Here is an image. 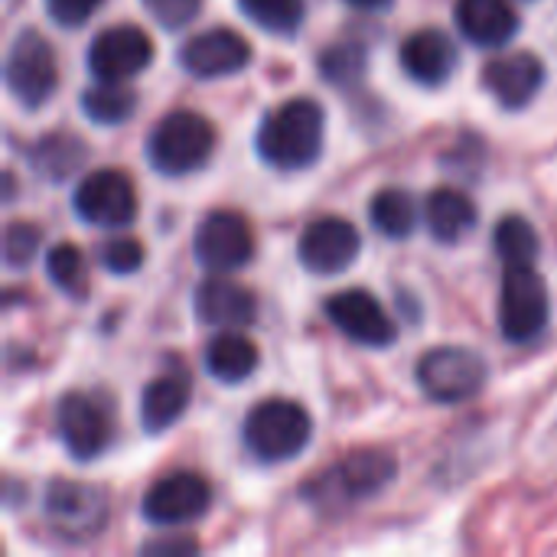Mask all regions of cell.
Returning a JSON list of instances; mask_svg holds the SVG:
<instances>
[{
    "instance_id": "6da1fadb",
    "label": "cell",
    "mask_w": 557,
    "mask_h": 557,
    "mask_svg": "<svg viewBox=\"0 0 557 557\" xmlns=\"http://www.w3.org/2000/svg\"><path fill=\"white\" fill-rule=\"evenodd\" d=\"M326 117L320 101L290 98L277 104L258 127V157L274 170H307L323 153Z\"/></svg>"
},
{
    "instance_id": "7a4b0ae2",
    "label": "cell",
    "mask_w": 557,
    "mask_h": 557,
    "mask_svg": "<svg viewBox=\"0 0 557 557\" xmlns=\"http://www.w3.org/2000/svg\"><path fill=\"white\" fill-rule=\"evenodd\" d=\"M398 473V463L385 450H356L346 460L333 463L326 473H320L304 496L323 509V512H339L352 509L356 503H366L379 496Z\"/></svg>"
},
{
    "instance_id": "3957f363",
    "label": "cell",
    "mask_w": 557,
    "mask_h": 557,
    "mask_svg": "<svg viewBox=\"0 0 557 557\" xmlns=\"http://www.w3.org/2000/svg\"><path fill=\"white\" fill-rule=\"evenodd\" d=\"M215 150V127L196 111L163 114L147 137V160L163 176L196 173Z\"/></svg>"
},
{
    "instance_id": "277c9868",
    "label": "cell",
    "mask_w": 557,
    "mask_h": 557,
    "mask_svg": "<svg viewBox=\"0 0 557 557\" xmlns=\"http://www.w3.org/2000/svg\"><path fill=\"white\" fill-rule=\"evenodd\" d=\"M245 447L261 463H284L304 454V447L313 437L310 414L287 398H268L255 405L242 428Z\"/></svg>"
},
{
    "instance_id": "5b68a950",
    "label": "cell",
    "mask_w": 557,
    "mask_h": 557,
    "mask_svg": "<svg viewBox=\"0 0 557 557\" xmlns=\"http://www.w3.org/2000/svg\"><path fill=\"white\" fill-rule=\"evenodd\" d=\"M418 385L437 405H463L486 388L490 366L480 352L463 346H437L418 359Z\"/></svg>"
},
{
    "instance_id": "8992f818",
    "label": "cell",
    "mask_w": 557,
    "mask_h": 557,
    "mask_svg": "<svg viewBox=\"0 0 557 557\" xmlns=\"http://www.w3.org/2000/svg\"><path fill=\"white\" fill-rule=\"evenodd\" d=\"M7 91L29 111L42 108L59 88V62L55 49L36 29H20L7 49L3 62Z\"/></svg>"
},
{
    "instance_id": "52a82bcc",
    "label": "cell",
    "mask_w": 557,
    "mask_h": 557,
    "mask_svg": "<svg viewBox=\"0 0 557 557\" xmlns=\"http://www.w3.org/2000/svg\"><path fill=\"white\" fill-rule=\"evenodd\" d=\"M552 317V300L535 264L506 268L499 294V330L509 343H532Z\"/></svg>"
},
{
    "instance_id": "ba28073f",
    "label": "cell",
    "mask_w": 557,
    "mask_h": 557,
    "mask_svg": "<svg viewBox=\"0 0 557 557\" xmlns=\"http://www.w3.org/2000/svg\"><path fill=\"white\" fill-rule=\"evenodd\" d=\"M72 209L88 225L124 228L137 219V193L121 170H91L75 186Z\"/></svg>"
},
{
    "instance_id": "9c48e42d",
    "label": "cell",
    "mask_w": 557,
    "mask_h": 557,
    "mask_svg": "<svg viewBox=\"0 0 557 557\" xmlns=\"http://www.w3.org/2000/svg\"><path fill=\"white\" fill-rule=\"evenodd\" d=\"M196 261L212 274H232L242 271L255 258V235L248 222L238 212H209L193 238Z\"/></svg>"
},
{
    "instance_id": "30bf717a",
    "label": "cell",
    "mask_w": 557,
    "mask_h": 557,
    "mask_svg": "<svg viewBox=\"0 0 557 557\" xmlns=\"http://www.w3.org/2000/svg\"><path fill=\"white\" fill-rule=\"evenodd\" d=\"M55 434L72 460H95L111 447V418L108 411L85 392H69L55 405Z\"/></svg>"
},
{
    "instance_id": "8fae6325",
    "label": "cell",
    "mask_w": 557,
    "mask_h": 557,
    "mask_svg": "<svg viewBox=\"0 0 557 557\" xmlns=\"http://www.w3.org/2000/svg\"><path fill=\"white\" fill-rule=\"evenodd\" d=\"M209 503L212 490L199 473H170L144 493L140 516L157 529H180L202 519Z\"/></svg>"
},
{
    "instance_id": "7c38bea8",
    "label": "cell",
    "mask_w": 557,
    "mask_h": 557,
    "mask_svg": "<svg viewBox=\"0 0 557 557\" xmlns=\"http://www.w3.org/2000/svg\"><path fill=\"white\" fill-rule=\"evenodd\" d=\"M49 525L55 529L59 539L65 542H88L108 525V503L95 486L55 480L46 490V506H42Z\"/></svg>"
},
{
    "instance_id": "4fadbf2b",
    "label": "cell",
    "mask_w": 557,
    "mask_h": 557,
    "mask_svg": "<svg viewBox=\"0 0 557 557\" xmlns=\"http://www.w3.org/2000/svg\"><path fill=\"white\" fill-rule=\"evenodd\" d=\"M323 313L346 339H352L359 346L385 349V346H392L398 339V330H395L392 317L385 313V307L369 290H359V287L339 290V294L326 297Z\"/></svg>"
},
{
    "instance_id": "5bb4252c",
    "label": "cell",
    "mask_w": 557,
    "mask_h": 557,
    "mask_svg": "<svg viewBox=\"0 0 557 557\" xmlns=\"http://www.w3.org/2000/svg\"><path fill=\"white\" fill-rule=\"evenodd\" d=\"M153 62V42L140 26L117 23L88 46V69L98 82H127Z\"/></svg>"
},
{
    "instance_id": "9a60e30c",
    "label": "cell",
    "mask_w": 557,
    "mask_h": 557,
    "mask_svg": "<svg viewBox=\"0 0 557 557\" xmlns=\"http://www.w3.org/2000/svg\"><path fill=\"white\" fill-rule=\"evenodd\" d=\"M362 251V235L349 219L339 215H323L313 225L304 228L297 242V258L310 274L330 277L343 274Z\"/></svg>"
},
{
    "instance_id": "2e32d148",
    "label": "cell",
    "mask_w": 557,
    "mask_h": 557,
    "mask_svg": "<svg viewBox=\"0 0 557 557\" xmlns=\"http://www.w3.org/2000/svg\"><path fill=\"white\" fill-rule=\"evenodd\" d=\"M176 59L196 78H222V75H235L248 65L251 46L242 33H235L228 26H212V29L189 36Z\"/></svg>"
},
{
    "instance_id": "e0dca14e",
    "label": "cell",
    "mask_w": 557,
    "mask_h": 557,
    "mask_svg": "<svg viewBox=\"0 0 557 557\" xmlns=\"http://www.w3.org/2000/svg\"><path fill=\"white\" fill-rule=\"evenodd\" d=\"M483 85L506 111H519L542 91L545 65L535 52L499 55L483 65Z\"/></svg>"
},
{
    "instance_id": "ac0fdd59",
    "label": "cell",
    "mask_w": 557,
    "mask_h": 557,
    "mask_svg": "<svg viewBox=\"0 0 557 557\" xmlns=\"http://www.w3.org/2000/svg\"><path fill=\"white\" fill-rule=\"evenodd\" d=\"M193 398V379L186 366L176 359H166V369L144 388L140 395V424L147 434H163L170 431L189 408Z\"/></svg>"
},
{
    "instance_id": "d6986e66",
    "label": "cell",
    "mask_w": 557,
    "mask_h": 557,
    "mask_svg": "<svg viewBox=\"0 0 557 557\" xmlns=\"http://www.w3.org/2000/svg\"><path fill=\"white\" fill-rule=\"evenodd\" d=\"M193 310L196 320L206 326H222V330H242L251 326L258 317V304L251 297V290H245L242 284L228 281V277H206L196 287L193 297Z\"/></svg>"
},
{
    "instance_id": "ffe728a7",
    "label": "cell",
    "mask_w": 557,
    "mask_h": 557,
    "mask_svg": "<svg viewBox=\"0 0 557 557\" xmlns=\"http://www.w3.org/2000/svg\"><path fill=\"white\" fill-rule=\"evenodd\" d=\"M457 62H460L457 46H454V39L444 29L428 26V29L411 33L401 42V65H405V72L414 82L428 85V88H437V85L450 82V75L457 72Z\"/></svg>"
},
{
    "instance_id": "44dd1931",
    "label": "cell",
    "mask_w": 557,
    "mask_h": 557,
    "mask_svg": "<svg viewBox=\"0 0 557 557\" xmlns=\"http://www.w3.org/2000/svg\"><path fill=\"white\" fill-rule=\"evenodd\" d=\"M457 26L473 46H506L519 33V16L509 0H457Z\"/></svg>"
},
{
    "instance_id": "7402d4cb",
    "label": "cell",
    "mask_w": 557,
    "mask_h": 557,
    "mask_svg": "<svg viewBox=\"0 0 557 557\" xmlns=\"http://www.w3.org/2000/svg\"><path fill=\"white\" fill-rule=\"evenodd\" d=\"M476 206L467 193L441 186L424 202V222L441 245H457L476 228Z\"/></svg>"
},
{
    "instance_id": "603a6c76",
    "label": "cell",
    "mask_w": 557,
    "mask_h": 557,
    "mask_svg": "<svg viewBox=\"0 0 557 557\" xmlns=\"http://www.w3.org/2000/svg\"><path fill=\"white\" fill-rule=\"evenodd\" d=\"M88 160V147L82 144V137L69 134V131H55V134H42L33 150H29V163L39 176L62 183L72 173H78Z\"/></svg>"
},
{
    "instance_id": "cb8c5ba5",
    "label": "cell",
    "mask_w": 557,
    "mask_h": 557,
    "mask_svg": "<svg viewBox=\"0 0 557 557\" xmlns=\"http://www.w3.org/2000/svg\"><path fill=\"white\" fill-rule=\"evenodd\" d=\"M206 369L215 382L222 385H238L245 379H251V372L258 369V349L251 339H245L242 333L228 330L219 333L209 346H206Z\"/></svg>"
},
{
    "instance_id": "d4e9b609",
    "label": "cell",
    "mask_w": 557,
    "mask_h": 557,
    "mask_svg": "<svg viewBox=\"0 0 557 557\" xmlns=\"http://www.w3.org/2000/svg\"><path fill=\"white\" fill-rule=\"evenodd\" d=\"M369 215H372V225L385 238H395V242L411 238L418 222H421L418 202H414V196L408 189H382V193H375V199L369 202Z\"/></svg>"
},
{
    "instance_id": "484cf974",
    "label": "cell",
    "mask_w": 557,
    "mask_h": 557,
    "mask_svg": "<svg viewBox=\"0 0 557 557\" xmlns=\"http://www.w3.org/2000/svg\"><path fill=\"white\" fill-rule=\"evenodd\" d=\"M82 111L91 124L114 127L137 111V91L124 82H98L82 95Z\"/></svg>"
},
{
    "instance_id": "4316f807",
    "label": "cell",
    "mask_w": 557,
    "mask_h": 557,
    "mask_svg": "<svg viewBox=\"0 0 557 557\" xmlns=\"http://www.w3.org/2000/svg\"><path fill=\"white\" fill-rule=\"evenodd\" d=\"M493 248L503 258L506 268H519V264H535L542 255V242L535 225L525 215H506L496 228H493Z\"/></svg>"
},
{
    "instance_id": "83f0119b",
    "label": "cell",
    "mask_w": 557,
    "mask_h": 557,
    "mask_svg": "<svg viewBox=\"0 0 557 557\" xmlns=\"http://www.w3.org/2000/svg\"><path fill=\"white\" fill-rule=\"evenodd\" d=\"M46 274L72 300H85L88 297V287H91V281H88V261H85V255L72 242L52 245V251L46 255Z\"/></svg>"
},
{
    "instance_id": "f1b7e54d",
    "label": "cell",
    "mask_w": 557,
    "mask_h": 557,
    "mask_svg": "<svg viewBox=\"0 0 557 557\" xmlns=\"http://www.w3.org/2000/svg\"><path fill=\"white\" fill-rule=\"evenodd\" d=\"M366 46L362 42H352V39H343V42H333L320 52V75L336 85V88H352L362 82L366 75Z\"/></svg>"
},
{
    "instance_id": "f546056e",
    "label": "cell",
    "mask_w": 557,
    "mask_h": 557,
    "mask_svg": "<svg viewBox=\"0 0 557 557\" xmlns=\"http://www.w3.org/2000/svg\"><path fill=\"white\" fill-rule=\"evenodd\" d=\"M238 7L255 26L274 36H294L307 13L304 0H238Z\"/></svg>"
},
{
    "instance_id": "4dcf8cb0",
    "label": "cell",
    "mask_w": 557,
    "mask_h": 557,
    "mask_svg": "<svg viewBox=\"0 0 557 557\" xmlns=\"http://www.w3.org/2000/svg\"><path fill=\"white\" fill-rule=\"evenodd\" d=\"M39 245H42V232L36 225H29V222H10L3 228V264L10 271L26 268L36 258Z\"/></svg>"
},
{
    "instance_id": "1f68e13d",
    "label": "cell",
    "mask_w": 557,
    "mask_h": 557,
    "mask_svg": "<svg viewBox=\"0 0 557 557\" xmlns=\"http://www.w3.org/2000/svg\"><path fill=\"white\" fill-rule=\"evenodd\" d=\"M98 261L104 271H111L117 277L134 274L144 264V245L137 238H111L98 248Z\"/></svg>"
},
{
    "instance_id": "d6a6232c",
    "label": "cell",
    "mask_w": 557,
    "mask_h": 557,
    "mask_svg": "<svg viewBox=\"0 0 557 557\" xmlns=\"http://www.w3.org/2000/svg\"><path fill=\"white\" fill-rule=\"evenodd\" d=\"M144 10L166 29H180L186 26L189 20H196L202 0H140Z\"/></svg>"
},
{
    "instance_id": "836d02e7",
    "label": "cell",
    "mask_w": 557,
    "mask_h": 557,
    "mask_svg": "<svg viewBox=\"0 0 557 557\" xmlns=\"http://www.w3.org/2000/svg\"><path fill=\"white\" fill-rule=\"evenodd\" d=\"M98 7H101V0H46L49 16H52L59 26H65V29L82 26Z\"/></svg>"
},
{
    "instance_id": "e575fe53",
    "label": "cell",
    "mask_w": 557,
    "mask_h": 557,
    "mask_svg": "<svg viewBox=\"0 0 557 557\" xmlns=\"http://www.w3.org/2000/svg\"><path fill=\"white\" fill-rule=\"evenodd\" d=\"M144 552H153V555H166V552H173V555H193V552H196V545H193V542L176 539V542H153V545H147Z\"/></svg>"
},
{
    "instance_id": "d590c367",
    "label": "cell",
    "mask_w": 557,
    "mask_h": 557,
    "mask_svg": "<svg viewBox=\"0 0 557 557\" xmlns=\"http://www.w3.org/2000/svg\"><path fill=\"white\" fill-rule=\"evenodd\" d=\"M349 7H356V10H366V13H379V10H385V7H392L395 0H346Z\"/></svg>"
}]
</instances>
